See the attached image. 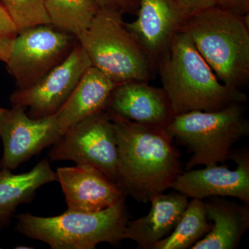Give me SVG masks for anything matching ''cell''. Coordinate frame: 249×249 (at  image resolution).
<instances>
[{
	"instance_id": "9",
	"label": "cell",
	"mask_w": 249,
	"mask_h": 249,
	"mask_svg": "<svg viewBox=\"0 0 249 249\" xmlns=\"http://www.w3.org/2000/svg\"><path fill=\"white\" fill-rule=\"evenodd\" d=\"M91 62L78 41L66 58L35 84L11 96L14 107L28 109L32 119L54 115L66 102Z\"/></svg>"
},
{
	"instance_id": "19",
	"label": "cell",
	"mask_w": 249,
	"mask_h": 249,
	"mask_svg": "<svg viewBox=\"0 0 249 249\" xmlns=\"http://www.w3.org/2000/svg\"><path fill=\"white\" fill-rule=\"evenodd\" d=\"M212 224L206 217L203 200L191 199L176 227L168 237L152 249H188L211 231Z\"/></svg>"
},
{
	"instance_id": "13",
	"label": "cell",
	"mask_w": 249,
	"mask_h": 249,
	"mask_svg": "<svg viewBox=\"0 0 249 249\" xmlns=\"http://www.w3.org/2000/svg\"><path fill=\"white\" fill-rule=\"evenodd\" d=\"M137 19L126 27L156 66L189 17L173 0H139Z\"/></svg>"
},
{
	"instance_id": "26",
	"label": "cell",
	"mask_w": 249,
	"mask_h": 249,
	"mask_svg": "<svg viewBox=\"0 0 249 249\" xmlns=\"http://www.w3.org/2000/svg\"><path fill=\"white\" fill-rule=\"evenodd\" d=\"M6 109H4V108L0 107V118L1 117V116L4 114L5 111H6Z\"/></svg>"
},
{
	"instance_id": "27",
	"label": "cell",
	"mask_w": 249,
	"mask_h": 249,
	"mask_svg": "<svg viewBox=\"0 0 249 249\" xmlns=\"http://www.w3.org/2000/svg\"><path fill=\"white\" fill-rule=\"evenodd\" d=\"M0 249H1V247H0Z\"/></svg>"
},
{
	"instance_id": "7",
	"label": "cell",
	"mask_w": 249,
	"mask_h": 249,
	"mask_svg": "<svg viewBox=\"0 0 249 249\" xmlns=\"http://www.w3.org/2000/svg\"><path fill=\"white\" fill-rule=\"evenodd\" d=\"M78 39L52 24H42L18 32L6 64L18 89L35 84L64 60Z\"/></svg>"
},
{
	"instance_id": "4",
	"label": "cell",
	"mask_w": 249,
	"mask_h": 249,
	"mask_svg": "<svg viewBox=\"0 0 249 249\" xmlns=\"http://www.w3.org/2000/svg\"><path fill=\"white\" fill-rule=\"evenodd\" d=\"M16 217V231L45 242L53 249H94L103 242L116 245L124 240L129 221L125 197L99 212L67 210L55 217L20 213Z\"/></svg>"
},
{
	"instance_id": "16",
	"label": "cell",
	"mask_w": 249,
	"mask_h": 249,
	"mask_svg": "<svg viewBox=\"0 0 249 249\" xmlns=\"http://www.w3.org/2000/svg\"><path fill=\"white\" fill-rule=\"evenodd\" d=\"M117 85L98 69L89 67L55 114L62 135L80 121L105 110L109 96Z\"/></svg>"
},
{
	"instance_id": "24",
	"label": "cell",
	"mask_w": 249,
	"mask_h": 249,
	"mask_svg": "<svg viewBox=\"0 0 249 249\" xmlns=\"http://www.w3.org/2000/svg\"><path fill=\"white\" fill-rule=\"evenodd\" d=\"M186 16H191L217 6L216 0H173Z\"/></svg>"
},
{
	"instance_id": "17",
	"label": "cell",
	"mask_w": 249,
	"mask_h": 249,
	"mask_svg": "<svg viewBox=\"0 0 249 249\" xmlns=\"http://www.w3.org/2000/svg\"><path fill=\"white\" fill-rule=\"evenodd\" d=\"M211 231L191 249H235L249 228L248 204H236L222 196L204 199Z\"/></svg>"
},
{
	"instance_id": "23",
	"label": "cell",
	"mask_w": 249,
	"mask_h": 249,
	"mask_svg": "<svg viewBox=\"0 0 249 249\" xmlns=\"http://www.w3.org/2000/svg\"><path fill=\"white\" fill-rule=\"evenodd\" d=\"M99 9L111 10L122 16L136 14L138 10L139 0H94Z\"/></svg>"
},
{
	"instance_id": "10",
	"label": "cell",
	"mask_w": 249,
	"mask_h": 249,
	"mask_svg": "<svg viewBox=\"0 0 249 249\" xmlns=\"http://www.w3.org/2000/svg\"><path fill=\"white\" fill-rule=\"evenodd\" d=\"M61 137L55 114L34 119L25 108L12 106L0 118V137L4 145L0 168L16 169Z\"/></svg>"
},
{
	"instance_id": "22",
	"label": "cell",
	"mask_w": 249,
	"mask_h": 249,
	"mask_svg": "<svg viewBox=\"0 0 249 249\" xmlns=\"http://www.w3.org/2000/svg\"><path fill=\"white\" fill-rule=\"evenodd\" d=\"M18 34L14 21L0 1V61L7 62Z\"/></svg>"
},
{
	"instance_id": "14",
	"label": "cell",
	"mask_w": 249,
	"mask_h": 249,
	"mask_svg": "<svg viewBox=\"0 0 249 249\" xmlns=\"http://www.w3.org/2000/svg\"><path fill=\"white\" fill-rule=\"evenodd\" d=\"M105 111L109 116L164 129L175 116L163 90L143 81L118 85L111 92Z\"/></svg>"
},
{
	"instance_id": "15",
	"label": "cell",
	"mask_w": 249,
	"mask_h": 249,
	"mask_svg": "<svg viewBox=\"0 0 249 249\" xmlns=\"http://www.w3.org/2000/svg\"><path fill=\"white\" fill-rule=\"evenodd\" d=\"M147 215L128 221L124 240H131L139 249H152L156 244L171 233L186 209L189 201L184 195L175 191L170 194L157 193L150 197Z\"/></svg>"
},
{
	"instance_id": "21",
	"label": "cell",
	"mask_w": 249,
	"mask_h": 249,
	"mask_svg": "<svg viewBox=\"0 0 249 249\" xmlns=\"http://www.w3.org/2000/svg\"><path fill=\"white\" fill-rule=\"evenodd\" d=\"M18 32L36 26L51 24L45 0H0Z\"/></svg>"
},
{
	"instance_id": "6",
	"label": "cell",
	"mask_w": 249,
	"mask_h": 249,
	"mask_svg": "<svg viewBox=\"0 0 249 249\" xmlns=\"http://www.w3.org/2000/svg\"><path fill=\"white\" fill-rule=\"evenodd\" d=\"M77 39L91 66L116 84L147 82L151 78L155 65L119 13L99 9L89 27Z\"/></svg>"
},
{
	"instance_id": "11",
	"label": "cell",
	"mask_w": 249,
	"mask_h": 249,
	"mask_svg": "<svg viewBox=\"0 0 249 249\" xmlns=\"http://www.w3.org/2000/svg\"><path fill=\"white\" fill-rule=\"evenodd\" d=\"M231 160L237 163L235 170L216 164L183 171L171 188L191 199L204 200L211 196H231L249 204V150H233Z\"/></svg>"
},
{
	"instance_id": "25",
	"label": "cell",
	"mask_w": 249,
	"mask_h": 249,
	"mask_svg": "<svg viewBox=\"0 0 249 249\" xmlns=\"http://www.w3.org/2000/svg\"><path fill=\"white\" fill-rule=\"evenodd\" d=\"M217 6L240 16H247L249 12V0H216Z\"/></svg>"
},
{
	"instance_id": "1",
	"label": "cell",
	"mask_w": 249,
	"mask_h": 249,
	"mask_svg": "<svg viewBox=\"0 0 249 249\" xmlns=\"http://www.w3.org/2000/svg\"><path fill=\"white\" fill-rule=\"evenodd\" d=\"M118 150L116 184L124 196L147 203L172 188L182 165L173 139L165 129L109 116Z\"/></svg>"
},
{
	"instance_id": "5",
	"label": "cell",
	"mask_w": 249,
	"mask_h": 249,
	"mask_svg": "<svg viewBox=\"0 0 249 249\" xmlns=\"http://www.w3.org/2000/svg\"><path fill=\"white\" fill-rule=\"evenodd\" d=\"M233 103L219 110L193 111L174 116L165 130L192 154L186 170L231 160L234 145L249 134L241 106Z\"/></svg>"
},
{
	"instance_id": "8",
	"label": "cell",
	"mask_w": 249,
	"mask_h": 249,
	"mask_svg": "<svg viewBox=\"0 0 249 249\" xmlns=\"http://www.w3.org/2000/svg\"><path fill=\"white\" fill-rule=\"evenodd\" d=\"M50 159L92 165L116 183L117 144L107 113L100 111L69 129L53 145Z\"/></svg>"
},
{
	"instance_id": "18",
	"label": "cell",
	"mask_w": 249,
	"mask_h": 249,
	"mask_svg": "<svg viewBox=\"0 0 249 249\" xmlns=\"http://www.w3.org/2000/svg\"><path fill=\"white\" fill-rule=\"evenodd\" d=\"M57 181L48 159L39 162L31 171L18 174L11 170L0 171V229L11 223L19 205L30 202L36 191L44 185Z\"/></svg>"
},
{
	"instance_id": "3",
	"label": "cell",
	"mask_w": 249,
	"mask_h": 249,
	"mask_svg": "<svg viewBox=\"0 0 249 249\" xmlns=\"http://www.w3.org/2000/svg\"><path fill=\"white\" fill-rule=\"evenodd\" d=\"M221 83L241 90L249 80V15L215 6L191 16L181 29Z\"/></svg>"
},
{
	"instance_id": "20",
	"label": "cell",
	"mask_w": 249,
	"mask_h": 249,
	"mask_svg": "<svg viewBox=\"0 0 249 249\" xmlns=\"http://www.w3.org/2000/svg\"><path fill=\"white\" fill-rule=\"evenodd\" d=\"M45 7L51 24L76 37L99 11L94 0H45Z\"/></svg>"
},
{
	"instance_id": "12",
	"label": "cell",
	"mask_w": 249,
	"mask_h": 249,
	"mask_svg": "<svg viewBox=\"0 0 249 249\" xmlns=\"http://www.w3.org/2000/svg\"><path fill=\"white\" fill-rule=\"evenodd\" d=\"M55 173L68 211L99 212L125 197L116 183L92 165L58 168Z\"/></svg>"
},
{
	"instance_id": "2",
	"label": "cell",
	"mask_w": 249,
	"mask_h": 249,
	"mask_svg": "<svg viewBox=\"0 0 249 249\" xmlns=\"http://www.w3.org/2000/svg\"><path fill=\"white\" fill-rule=\"evenodd\" d=\"M175 115L193 111L219 110L242 103L247 95L221 83L191 37L178 33L156 63Z\"/></svg>"
}]
</instances>
